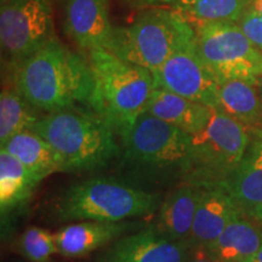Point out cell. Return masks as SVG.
Returning a JSON list of instances; mask_svg holds the SVG:
<instances>
[{
	"instance_id": "obj_24",
	"label": "cell",
	"mask_w": 262,
	"mask_h": 262,
	"mask_svg": "<svg viewBox=\"0 0 262 262\" xmlns=\"http://www.w3.org/2000/svg\"><path fill=\"white\" fill-rule=\"evenodd\" d=\"M19 248L26 258L32 262H49L52 255L58 253L56 238L48 229L28 227L19 239Z\"/></svg>"
},
{
	"instance_id": "obj_29",
	"label": "cell",
	"mask_w": 262,
	"mask_h": 262,
	"mask_svg": "<svg viewBox=\"0 0 262 262\" xmlns=\"http://www.w3.org/2000/svg\"><path fill=\"white\" fill-rule=\"evenodd\" d=\"M249 9H251L253 11L262 16V0H253L250 5H249Z\"/></svg>"
},
{
	"instance_id": "obj_7",
	"label": "cell",
	"mask_w": 262,
	"mask_h": 262,
	"mask_svg": "<svg viewBox=\"0 0 262 262\" xmlns=\"http://www.w3.org/2000/svg\"><path fill=\"white\" fill-rule=\"evenodd\" d=\"M192 163L187 182L224 183L243 160L250 133L217 107H211L208 122L191 135Z\"/></svg>"
},
{
	"instance_id": "obj_6",
	"label": "cell",
	"mask_w": 262,
	"mask_h": 262,
	"mask_svg": "<svg viewBox=\"0 0 262 262\" xmlns=\"http://www.w3.org/2000/svg\"><path fill=\"white\" fill-rule=\"evenodd\" d=\"M120 137L126 160L141 172L187 178L192 163L189 134L142 113Z\"/></svg>"
},
{
	"instance_id": "obj_30",
	"label": "cell",
	"mask_w": 262,
	"mask_h": 262,
	"mask_svg": "<svg viewBox=\"0 0 262 262\" xmlns=\"http://www.w3.org/2000/svg\"><path fill=\"white\" fill-rule=\"evenodd\" d=\"M253 262H262V247L260 250H258V253L256 254V256H255Z\"/></svg>"
},
{
	"instance_id": "obj_12",
	"label": "cell",
	"mask_w": 262,
	"mask_h": 262,
	"mask_svg": "<svg viewBox=\"0 0 262 262\" xmlns=\"http://www.w3.org/2000/svg\"><path fill=\"white\" fill-rule=\"evenodd\" d=\"M189 249L186 242H172L160 235L152 225L117 239L98 262H185Z\"/></svg>"
},
{
	"instance_id": "obj_18",
	"label": "cell",
	"mask_w": 262,
	"mask_h": 262,
	"mask_svg": "<svg viewBox=\"0 0 262 262\" xmlns=\"http://www.w3.org/2000/svg\"><path fill=\"white\" fill-rule=\"evenodd\" d=\"M210 111L211 106L194 102L170 91L155 88L143 113H148L193 135L208 122Z\"/></svg>"
},
{
	"instance_id": "obj_15",
	"label": "cell",
	"mask_w": 262,
	"mask_h": 262,
	"mask_svg": "<svg viewBox=\"0 0 262 262\" xmlns=\"http://www.w3.org/2000/svg\"><path fill=\"white\" fill-rule=\"evenodd\" d=\"M202 185L186 182L164 199L155 224L160 235L172 242H186L191 235Z\"/></svg>"
},
{
	"instance_id": "obj_25",
	"label": "cell",
	"mask_w": 262,
	"mask_h": 262,
	"mask_svg": "<svg viewBox=\"0 0 262 262\" xmlns=\"http://www.w3.org/2000/svg\"><path fill=\"white\" fill-rule=\"evenodd\" d=\"M237 24L254 47L262 52V16L248 8Z\"/></svg>"
},
{
	"instance_id": "obj_5",
	"label": "cell",
	"mask_w": 262,
	"mask_h": 262,
	"mask_svg": "<svg viewBox=\"0 0 262 262\" xmlns=\"http://www.w3.org/2000/svg\"><path fill=\"white\" fill-rule=\"evenodd\" d=\"M158 194L133 187L112 178H93L71 186L58 203L62 221L122 222L127 217L152 214Z\"/></svg>"
},
{
	"instance_id": "obj_32",
	"label": "cell",
	"mask_w": 262,
	"mask_h": 262,
	"mask_svg": "<svg viewBox=\"0 0 262 262\" xmlns=\"http://www.w3.org/2000/svg\"><path fill=\"white\" fill-rule=\"evenodd\" d=\"M261 93H262V78H261Z\"/></svg>"
},
{
	"instance_id": "obj_4",
	"label": "cell",
	"mask_w": 262,
	"mask_h": 262,
	"mask_svg": "<svg viewBox=\"0 0 262 262\" xmlns=\"http://www.w3.org/2000/svg\"><path fill=\"white\" fill-rule=\"evenodd\" d=\"M195 39L188 19L175 9L146 10L133 24L113 29L108 51L155 71L183 45Z\"/></svg>"
},
{
	"instance_id": "obj_9",
	"label": "cell",
	"mask_w": 262,
	"mask_h": 262,
	"mask_svg": "<svg viewBox=\"0 0 262 262\" xmlns=\"http://www.w3.org/2000/svg\"><path fill=\"white\" fill-rule=\"evenodd\" d=\"M50 0H5L0 10L3 55L17 68L54 39Z\"/></svg>"
},
{
	"instance_id": "obj_27",
	"label": "cell",
	"mask_w": 262,
	"mask_h": 262,
	"mask_svg": "<svg viewBox=\"0 0 262 262\" xmlns=\"http://www.w3.org/2000/svg\"><path fill=\"white\" fill-rule=\"evenodd\" d=\"M133 4L141 5V6H148V5H163V4H169V5H178L180 3L186 2V0H130Z\"/></svg>"
},
{
	"instance_id": "obj_16",
	"label": "cell",
	"mask_w": 262,
	"mask_h": 262,
	"mask_svg": "<svg viewBox=\"0 0 262 262\" xmlns=\"http://www.w3.org/2000/svg\"><path fill=\"white\" fill-rule=\"evenodd\" d=\"M261 247L262 222L243 211L206 250L222 262H253Z\"/></svg>"
},
{
	"instance_id": "obj_22",
	"label": "cell",
	"mask_w": 262,
	"mask_h": 262,
	"mask_svg": "<svg viewBox=\"0 0 262 262\" xmlns=\"http://www.w3.org/2000/svg\"><path fill=\"white\" fill-rule=\"evenodd\" d=\"M35 108L16 88H4L0 95V142L31 130L40 119Z\"/></svg>"
},
{
	"instance_id": "obj_10",
	"label": "cell",
	"mask_w": 262,
	"mask_h": 262,
	"mask_svg": "<svg viewBox=\"0 0 262 262\" xmlns=\"http://www.w3.org/2000/svg\"><path fill=\"white\" fill-rule=\"evenodd\" d=\"M152 73L155 88L217 107L219 80L199 56L195 39L176 50Z\"/></svg>"
},
{
	"instance_id": "obj_8",
	"label": "cell",
	"mask_w": 262,
	"mask_h": 262,
	"mask_svg": "<svg viewBox=\"0 0 262 262\" xmlns=\"http://www.w3.org/2000/svg\"><path fill=\"white\" fill-rule=\"evenodd\" d=\"M196 50L216 79L260 80L262 52L235 22H208L195 26Z\"/></svg>"
},
{
	"instance_id": "obj_11",
	"label": "cell",
	"mask_w": 262,
	"mask_h": 262,
	"mask_svg": "<svg viewBox=\"0 0 262 262\" xmlns=\"http://www.w3.org/2000/svg\"><path fill=\"white\" fill-rule=\"evenodd\" d=\"M113 29L110 0H64L63 31L78 47L108 50Z\"/></svg>"
},
{
	"instance_id": "obj_14",
	"label": "cell",
	"mask_w": 262,
	"mask_h": 262,
	"mask_svg": "<svg viewBox=\"0 0 262 262\" xmlns=\"http://www.w3.org/2000/svg\"><path fill=\"white\" fill-rule=\"evenodd\" d=\"M217 108L241 123L250 135L262 131L261 80L228 79L219 83Z\"/></svg>"
},
{
	"instance_id": "obj_26",
	"label": "cell",
	"mask_w": 262,
	"mask_h": 262,
	"mask_svg": "<svg viewBox=\"0 0 262 262\" xmlns=\"http://www.w3.org/2000/svg\"><path fill=\"white\" fill-rule=\"evenodd\" d=\"M185 262H222L204 248H191Z\"/></svg>"
},
{
	"instance_id": "obj_33",
	"label": "cell",
	"mask_w": 262,
	"mask_h": 262,
	"mask_svg": "<svg viewBox=\"0 0 262 262\" xmlns=\"http://www.w3.org/2000/svg\"><path fill=\"white\" fill-rule=\"evenodd\" d=\"M5 2V0H2V3H4Z\"/></svg>"
},
{
	"instance_id": "obj_21",
	"label": "cell",
	"mask_w": 262,
	"mask_h": 262,
	"mask_svg": "<svg viewBox=\"0 0 262 262\" xmlns=\"http://www.w3.org/2000/svg\"><path fill=\"white\" fill-rule=\"evenodd\" d=\"M39 181L17 158L0 150V210L4 216L24 206Z\"/></svg>"
},
{
	"instance_id": "obj_20",
	"label": "cell",
	"mask_w": 262,
	"mask_h": 262,
	"mask_svg": "<svg viewBox=\"0 0 262 262\" xmlns=\"http://www.w3.org/2000/svg\"><path fill=\"white\" fill-rule=\"evenodd\" d=\"M2 149L17 158L39 182L52 173L64 171L54 148L32 130L12 136L3 143Z\"/></svg>"
},
{
	"instance_id": "obj_1",
	"label": "cell",
	"mask_w": 262,
	"mask_h": 262,
	"mask_svg": "<svg viewBox=\"0 0 262 262\" xmlns=\"http://www.w3.org/2000/svg\"><path fill=\"white\" fill-rule=\"evenodd\" d=\"M15 88L48 113L89 106L95 80L89 60L54 38L16 68Z\"/></svg>"
},
{
	"instance_id": "obj_23",
	"label": "cell",
	"mask_w": 262,
	"mask_h": 262,
	"mask_svg": "<svg viewBox=\"0 0 262 262\" xmlns=\"http://www.w3.org/2000/svg\"><path fill=\"white\" fill-rule=\"evenodd\" d=\"M195 26L208 22H237L248 6L243 0H186L173 6Z\"/></svg>"
},
{
	"instance_id": "obj_19",
	"label": "cell",
	"mask_w": 262,
	"mask_h": 262,
	"mask_svg": "<svg viewBox=\"0 0 262 262\" xmlns=\"http://www.w3.org/2000/svg\"><path fill=\"white\" fill-rule=\"evenodd\" d=\"M222 185L243 210L262 205V131L251 135L243 160Z\"/></svg>"
},
{
	"instance_id": "obj_31",
	"label": "cell",
	"mask_w": 262,
	"mask_h": 262,
	"mask_svg": "<svg viewBox=\"0 0 262 262\" xmlns=\"http://www.w3.org/2000/svg\"><path fill=\"white\" fill-rule=\"evenodd\" d=\"M243 2L245 3V4H247V6L249 8V5H250V3L253 2V0H243Z\"/></svg>"
},
{
	"instance_id": "obj_17",
	"label": "cell",
	"mask_w": 262,
	"mask_h": 262,
	"mask_svg": "<svg viewBox=\"0 0 262 262\" xmlns=\"http://www.w3.org/2000/svg\"><path fill=\"white\" fill-rule=\"evenodd\" d=\"M130 228L125 222L83 221L68 225L55 234L58 253L66 257L86 256L112 243Z\"/></svg>"
},
{
	"instance_id": "obj_3",
	"label": "cell",
	"mask_w": 262,
	"mask_h": 262,
	"mask_svg": "<svg viewBox=\"0 0 262 262\" xmlns=\"http://www.w3.org/2000/svg\"><path fill=\"white\" fill-rule=\"evenodd\" d=\"M31 130L54 148L64 171H94L119 153L114 130L94 112L70 108L48 113Z\"/></svg>"
},
{
	"instance_id": "obj_2",
	"label": "cell",
	"mask_w": 262,
	"mask_h": 262,
	"mask_svg": "<svg viewBox=\"0 0 262 262\" xmlns=\"http://www.w3.org/2000/svg\"><path fill=\"white\" fill-rule=\"evenodd\" d=\"M95 89L89 106L122 136L145 111L155 89L152 71L100 49L89 51Z\"/></svg>"
},
{
	"instance_id": "obj_13",
	"label": "cell",
	"mask_w": 262,
	"mask_h": 262,
	"mask_svg": "<svg viewBox=\"0 0 262 262\" xmlns=\"http://www.w3.org/2000/svg\"><path fill=\"white\" fill-rule=\"evenodd\" d=\"M243 212L222 183L202 185L194 222L188 239L189 248H209L229 222Z\"/></svg>"
},
{
	"instance_id": "obj_28",
	"label": "cell",
	"mask_w": 262,
	"mask_h": 262,
	"mask_svg": "<svg viewBox=\"0 0 262 262\" xmlns=\"http://www.w3.org/2000/svg\"><path fill=\"white\" fill-rule=\"evenodd\" d=\"M244 212H247L248 215H250L251 217L256 219V220L262 222V205H256V206H251V208L244 209Z\"/></svg>"
}]
</instances>
